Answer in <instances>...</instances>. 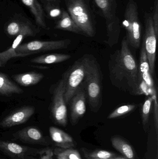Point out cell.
I'll list each match as a JSON object with an SVG mask.
<instances>
[{
    "label": "cell",
    "mask_w": 158,
    "mask_h": 159,
    "mask_svg": "<svg viewBox=\"0 0 158 159\" xmlns=\"http://www.w3.org/2000/svg\"><path fill=\"white\" fill-rule=\"evenodd\" d=\"M40 155V158L38 159H53V151L51 148H46Z\"/></svg>",
    "instance_id": "4dcf8cb0"
},
{
    "label": "cell",
    "mask_w": 158,
    "mask_h": 159,
    "mask_svg": "<svg viewBox=\"0 0 158 159\" xmlns=\"http://www.w3.org/2000/svg\"><path fill=\"white\" fill-rule=\"evenodd\" d=\"M83 83L91 110L96 112L102 105L101 79L98 64L94 58L92 57Z\"/></svg>",
    "instance_id": "7a4b0ae2"
},
{
    "label": "cell",
    "mask_w": 158,
    "mask_h": 159,
    "mask_svg": "<svg viewBox=\"0 0 158 159\" xmlns=\"http://www.w3.org/2000/svg\"><path fill=\"white\" fill-rule=\"evenodd\" d=\"M23 90L4 74L0 73V94L10 96L15 94H20Z\"/></svg>",
    "instance_id": "e0dca14e"
},
{
    "label": "cell",
    "mask_w": 158,
    "mask_h": 159,
    "mask_svg": "<svg viewBox=\"0 0 158 159\" xmlns=\"http://www.w3.org/2000/svg\"><path fill=\"white\" fill-rule=\"evenodd\" d=\"M71 58V56L67 54H47L36 57L32 59L31 62L37 64H52L60 63L68 60Z\"/></svg>",
    "instance_id": "44dd1931"
},
{
    "label": "cell",
    "mask_w": 158,
    "mask_h": 159,
    "mask_svg": "<svg viewBox=\"0 0 158 159\" xmlns=\"http://www.w3.org/2000/svg\"><path fill=\"white\" fill-rule=\"evenodd\" d=\"M108 159H128L126 158V157H114L111 158H109Z\"/></svg>",
    "instance_id": "d6a6232c"
},
{
    "label": "cell",
    "mask_w": 158,
    "mask_h": 159,
    "mask_svg": "<svg viewBox=\"0 0 158 159\" xmlns=\"http://www.w3.org/2000/svg\"><path fill=\"white\" fill-rule=\"evenodd\" d=\"M157 157H157V159H157Z\"/></svg>",
    "instance_id": "d590c367"
},
{
    "label": "cell",
    "mask_w": 158,
    "mask_h": 159,
    "mask_svg": "<svg viewBox=\"0 0 158 159\" xmlns=\"http://www.w3.org/2000/svg\"><path fill=\"white\" fill-rule=\"evenodd\" d=\"M45 1H47L49 2H56L58 1V0H45Z\"/></svg>",
    "instance_id": "836d02e7"
},
{
    "label": "cell",
    "mask_w": 158,
    "mask_h": 159,
    "mask_svg": "<svg viewBox=\"0 0 158 159\" xmlns=\"http://www.w3.org/2000/svg\"><path fill=\"white\" fill-rule=\"evenodd\" d=\"M137 105L135 104L124 105L116 108L112 113L109 115L108 118L109 119L117 118L126 115L135 110Z\"/></svg>",
    "instance_id": "484cf974"
},
{
    "label": "cell",
    "mask_w": 158,
    "mask_h": 159,
    "mask_svg": "<svg viewBox=\"0 0 158 159\" xmlns=\"http://www.w3.org/2000/svg\"><path fill=\"white\" fill-rule=\"evenodd\" d=\"M33 107L25 106L15 110L0 122V126L3 128H9L25 123L34 114Z\"/></svg>",
    "instance_id": "7c38bea8"
},
{
    "label": "cell",
    "mask_w": 158,
    "mask_h": 159,
    "mask_svg": "<svg viewBox=\"0 0 158 159\" xmlns=\"http://www.w3.org/2000/svg\"><path fill=\"white\" fill-rule=\"evenodd\" d=\"M53 153L57 159H82L79 151L73 148H58L54 150Z\"/></svg>",
    "instance_id": "cb8c5ba5"
},
{
    "label": "cell",
    "mask_w": 158,
    "mask_h": 159,
    "mask_svg": "<svg viewBox=\"0 0 158 159\" xmlns=\"http://www.w3.org/2000/svg\"><path fill=\"white\" fill-rule=\"evenodd\" d=\"M124 16L122 24L126 30V40L130 45L135 48H138L141 43V26L138 16V6L134 0H129Z\"/></svg>",
    "instance_id": "277c9868"
},
{
    "label": "cell",
    "mask_w": 158,
    "mask_h": 159,
    "mask_svg": "<svg viewBox=\"0 0 158 159\" xmlns=\"http://www.w3.org/2000/svg\"><path fill=\"white\" fill-rule=\"evenodd\" d=\"M145 33L143 44L145 48L151 74L155 70L156 60V49L158 36L154 29L152 14L146 13L144 15Z\"/></svg>",
    "instance_id": "ba28073f"
},
{
    "label": "cell",
    "mask_w": 158,
    "mask_h": 159,
    "mask_svg": "<svg viewBox=\"0 0 158 159\" xmlns=\"http://www.w3.org/2000/svg\"><path fill=\"white\" fill-rule=\"evenodd\" d=\"M82 151L86 159H108L116 157V154L106 150L91 151L85 148H82Z\"/></svg>",
    "instance_id": "d4e9b609"
},
{
    "label": "cell",
    "mask_w": 158,
    "mask_h": 159,
    "mask_svg": "<svg viewBox=\"0 0 158 159\" xmlns=\"http://www.w3.org/2000/svg\"><path fill=\"white\" fill-rule=\"evenodd\" d=\"M44 77V75L42 74L36 72H30L13 76V79L17 83L24 87H28L38 84Z\"/></svg>",
    "instance_id": "ac0fdd59"
},
{
    "label": "cell",
    "mask_w": 158,
    "mask_h": 159,
    "mask_svg": "<svg viewBox=\"0 0 158 159\" xmlns=\"http://www.w3.org/2000/svg\"><path fill=\"white\" fill-rule=\"evenodd\" d=\"M153 96V102L154 104V116L155 126L157 134L158 132V104L157 93H154Z\"/></svg>",
    "instance_id": "f1b7e54d"
},
{
    "label": "cell",
    "mask_w": 158,
    "mask_h": 159,
    "mask_svg": "<svg viewBox=\"0 0 158 159\" xmlns=\"http://www.w3.org/2000/svg\"><path fill=\"white\" fill-rule=\"evenodd\" d=\"M86 92L84 84H82L76 91L70 102V121L72 125L78 123L86 111Z\"/></svg>",
    "instance_id": "8fae6325"
},
{
    "label": "cell",
    "mask_w": 158,
    "mask_h": 159,
    "mask_svg": "<svg viewBox=\"0 0 158 159\" xmlns=\"http://www.w3.org/2000/svg\"><path fill=\"white\" fill-rule=\"evenodd\" d=\"M129 45L124 37L121 49L116 51L109 60L110 79L118 88L129 91L131 94L140 95L138 65Z\"/></svg>",
    "instance_id": "6da1fadb"
},
{
    "label": "cell",
    "mask_w": 158,
    "mask_h": 159,
    "mask_svg": "<svg viewBox=\"0 0 158 159\" xmlns=\"http://www.w3.org/2000/svg\"><path fill=\"white\" fill-rule=\"evenodd\" d=\"M49 133L52 141L59 148H73L75 147L73 138L62 130L54 127L49 128Z\"/></svg>",
    "instance_id": "9a60e30c"
},
{
    "label": "cell",
    "mask_w": 158,
    "mask_h": 159,
    "mask_svg": "<svg viewBox=\"0 0 158 159\" xmlns=\"http://www.w3.org/2000/svg\"><path fill=\"white\" fill-rule=\"evenodd\" d=\"M0 159H4L0 158Z\"/></svg>",
    "instance_id": "8d00e7d4"
},
{
    "label": "cell",
    "mask_w": 158,
    "mask_h": 159,
    "mask_svg": "<svg viewBox=\"0 0 158 159\" xmlns=\"http://www.w3.org/2000/svg\"><path fill=\"white\" fill-rule=\"evenodd\" d=\"M70 43L71 41L70 39L58 41H32L19 45L15 52L17 54H26L29 56L38 52L66 48Z\"/></svg>",
    "instance_id": "52a82bcc"
},
{
    "label": "cell",
    "mask_w": 158,
    "mask_h": 159,
    "mask_svg": "<svg viewBox=\"0 0 158 159\" xmlns=\"http://www.w3.org/2000/svg\"><path fill=\"white\" fill-rule=\"evenodd\" d=\"M23 4L29 8L33 15L36 24L43 29H46V24L42 7L38 0H21Z\"/></svg>",
    "instance_id": "2e32d148"
},
{
    "label": "cell",
    "mask_w": 158,
    "mask_h": 159,
    "mask_svg": "<svg viewBox=\"0 0 158 159\" xmlns=\"http://www.w3.org/2000/svg\"><path fill=\"white\" fill-rule=\"evenodd\" d=\"M3 65V64L2 63V62H1V61H0V67H2Z\"/></svg>",
    "instance_id": "e575fe53"
},
{
    "label": "cell",
    "mask_w": 158,
    "mask_h": 159,
    "mask_svg": "<svg viewBox=\"0 0 158 159\" xmlns=\"http://www.w3.org/2000/svg\"><path fill=\"white\" fill-rule=\"evenodd\" d=\"M97 6L103 12L106 20L115 17L117 8L116 0H94Z\"/></svg>",
    "instance_id": "603a6c76"
},
{
    "label": "cell",
    "mask_w": 158,
    "mask_h": 159,
    "mask_svg": "<svg viewBox=\"0 0 158 159\" xmlns=\"http://www.w3.org/2000/svg\"><path fill=\"white\" fill-rule=\"evenodd\" d=\"M27 24H21L16 21L9 23L6 27V32L11 36H17L21 32L29 28Z\"/></svg>",
    "instance_id": "4316f807"
},
{
    "label": "cell",
    "mask_w": 158,
    "mask_h": 159,
    "mask_svg": "<svg viewBox=\"0 0 158 159\" xmlns=\"http://www.w3.org/2000/svg\"><path fill=\"white\" fill-rule=\"evenodd\" d=\"M154 29L157 36H158V0H156L154 7V13L152 15Z\"/></svg>",
    "instance_id": "f546056e"
},
{
    "label": "cell",
    "mask_w": 158,
    "mask_h": 159,
    "mask_svg": "<svg viewBox=\"0 0 158 159\" xmlns=\"http://www.w3.org/2000/svg\"><path fill=\"white\" fill-rule=\"evenodd\" d=\"M44 149H37L15 143L0 141V150L13 159H28L40 155Z\"/></svg>",
    "instance_id": "30bf717a"
},
{
    "label": "cell",
    "mask_w": 158,
    "mask_h": 159,
    "mask_svg": "<svg viewBox=\"0 0 158 159\" xmlns=\"http://www.w3.org/2000/svg\"><path fill=\"white\" fill-rule=\"evenodd\" d=\"M92 57L85 55L76 61L69 70L66 73V83L65 97L66 103H69L79 87L85 79Z\"/></svg>",
    "instance_id": "3957f363"
},
{
    "label": "cell",
    "mask_w": 158,
    "mask_h": 159,
    "mask_svg": "<svg viewBox=\"0 0 158 159\" xmlns=\"http://www.w3.org/2000/svg\"><path fill=\"white\" fill-rule=\"evenodd\" d=\"M69 14L82 32L93 37L95 30L92 19L84 0H66Z\"/></svg>",
    "instance_id": "5b68a950"
},
{
    "label": "cell",
    "mask_w": 158,
    "mask_h": 159,
    "mask_svg": "<svg viewBox=\"0 0 158 159\" xmlns=\"http://www.w3.org/2000/svg\"><path fill=\"white\" fill-rule=\"evenodd\" d=\"M15 139L26 143L46 145L48 144L41 132L34 127H28L18 131L14 134Z\"/></svg>",
    "instance_id": "4fadbf2b"
},
{
    "label": "cell",
    "mask_w": 158,
    "mask_h": 159,
    "mask_svg": "<svg viewBox=\"0 0 158 159\" xmlns=\"http://www.w3.org/2000/svg\"><path fill=\"white\" fill-rule=\"evenodd\" d=\"M112 146L121 153L123 157L128 159H135L132 148L122 138L116 136L111 139Z\"/></svg>",
    "instance_id": "7402d4cb"
},
{
    "label": "cell",
    "mask_w": 158,
    "mask_h": 159,
    "mask_svg": "<svg viewBox=\"0 0 158 159\" xmlns=\"http://www.w3.org/2000/svg\"><path fill=\"white\" fill-rule=\"evenodd\" d=\"M33 35V31L30 27L19 34L13 42L11 47L6 51L0 53V61L3 64H5L13 58L22 57L28 56V55L26 54H17L16 53L15 51L17 48L20 45L25 36H32Z\"/></svg>",
    "instance_id": "5bb4252c"
},
{
    "label": "cell",
    "mask_w": 158,
    "mask_h": 159,
    "mask_svg": "<svg viewBox=\"0 0 158 159\" xmlns=\"http://www.w3.org/2000/svg\"><path fill=\"white\" fill-rule=\"evenodd\" d=\"M59 18L60 19L58 21L55 29L68 31L76 34H83L80 29L66 11L63 10Z\"/></svg>",
    "instance_id": "d6986e66"
},
{
    "label": "cell",
    "mask_w": 158,
    "mask_h": 159,
    "mask_svg": "<svg viewBox=\"0 0 158 159\" xmlns=\"http://www.w3.org/2000/svg\"><path fill=\"white\" fill-rule=\"evenodd\" d=\"M153 103V96L148 97L144 102L142 107V116L143 125H146L148 124L149 115Z\"/></svg>",
    "instance_id": "83f0119b"
},
{
    "label": "cell",
    "mask_w": 158,
    "mask_h": 159,
    "mask_svg": "<svg viewBox=\"0 0 158 159\" xmlns=\"http://www.w3.org/2000/svg\"><path fill=\"white\" fill-rule=\"evenodd\" d=\"M62 11L58 7L52 8L49 11V16L52 18H60L62 15Z\"/></svg>",
    "instance_id": "1f68e13d"
},
{
    "label": "cell",
    "mask_w": 158,
    "mask_h": 159,
    "mask_svg": "<svg viewBox=\"0 0 158 159\" xmlns=\"http://www.w3.org/2000/svg\"><path fill=\"white\" fill-rule=\"evenodd\" d=\"M107 30L108 37L107 43L112 47L118 41L120 33V26L118 18L115 16L112 19L106 20Z\"/></svg>",
    "instance_id": "ffe728a7"
},
{
    "label": "cell",
    "mask_w": 158,
    "mask_h": 159,
    "mask_svg": "<svg viewBox=\"0 0 158 159\" xmlns=\"http://www.w3.org/2000/svg\"><path fill=\"white\" fill-rule=\"evenodd\" d=\"M66 75L58 82L54 90L51 112L55 122L66 127L67 124V110L64 97L66 90Z\"/></svg>",
    "instance_id": "8992f818"
},
{
    "label": "cell",
    "mask_w": 158,
    "mask_h": 159,
    "mask_svg": "<svg viewBox=\"0 0 158 159\" xmlns=\"http://www.w3.org/2000/svg\"><path fill=\"white\" fill-rule=\"evenodd\" d=\"M139 70V89L140 94L143 93L151 94V96L156 93L154 87V82L150 71L149 63L145 48L143 44L140 55Z\"/></svg>",
    "instance_id": "9c48e42d"
}]
</instances>
